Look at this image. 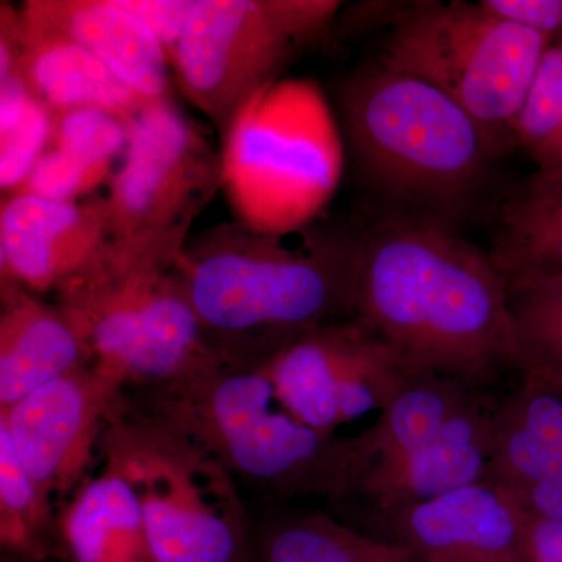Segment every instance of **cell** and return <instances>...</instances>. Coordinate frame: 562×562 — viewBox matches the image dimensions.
I'll return each instance as SVG.
<instances>
[{"instance_id": "6da1fadb", "label": "cell", "mask_w": 562, "mask_h": 562, "mask_svg": "<svg viewBox=\"0 0 562 562\" xmlns=\"http://www.w3.org/2000/svg\"><path fill=\"white\" fill-rule=\"evenodd\" d=\"M350 319L409 376L483 390L516 369L508 281L490 251L446 225L384 214L358 233Z\"/></svg>"}, {"instance_id": "7a4b0ae2", "label": "cell", "mask_w": 562, "mask_h": 562, "mask_svg": "<svg viewBox=\"0 0 562 562\" xmlns=\"http://www.w3.org/2000/svg\"><path fill=\"white\" fill-rule=\"evenodd\" d=\"M358 233L258 232L238 221L190 236L179 257L195 312L232 362L260 364L317 325L350 319Z\"/></svg>"}, {"instance_id": "3957f363", "label": "cell", "mask_w": 562, "mask_h": 562, "mask_svg": "<svg viewBox=\"0 0 562 562\" xmlns=\"http://www.w3.org/2000/svg\"><path fill=\"white\" fill-rule=\"evenodd\" d=\"M339 114L362 187L412 217L457 231L490 183L495 154L452 99L379 60L338 85Z\"/></svg>"}, {"instance_id": "277c9868", "label": "cell", "mask_w": 562, "mask_h": 562, "mask_svg": "<svg viewBox=\"0 0 562 562\" xmlns=\"http://www.w3.org/2000/svg\"><path fill=\"white\" fill-rule=\"evenodd\" d=\"M179 239H114L54 294L79 317L94 366L127 395L180 390L232 362L192 305Z\"/></svg>"}, {"instance_id": "5b68a950", "label": "cell", "mask_w": 562, "mask_h": 562, "mask_svg": "<svg viewBox=\"0 0 562 562\" xmlns=\"http://www.w3.org/2000/svg\"><path fill=\"white\" fill-rule=\"evenodd\" d=\"M128 397L188 432L269 508L302 498L344 506L360 482V436L327 435L297 419L261 362H228L168 394Z\"/></svg>"}, {"instance_id": "8992f818", "label": "cell", "mask_w": 562, "mask_h": 562, "mask_svg": "<svg viewBox=\"0 0 562 562\" xmlns=\"http://www.w3.org/2000/svg\"><path fill=\"white\" fill-rule=\"evenodd\" d=\"M101 454L138 494L154 562H251L239 484L188 432L127 395Z\"/></svg>"}, {"instance_id": "52a82bcc", "label": "cell", "mask_w": 562, "mask_h": 562, "mask_svg": "<svg viewBox=\"0 0 562 562\" xmlns=\"http://www.w3.org/2000/svg\"><path fill=\"white\" fill-rule=\"evenodd\" d=\"M233 221L258 232L306 227L339 183L342 140L310 80H279L244 103L221 139Z\"/></svg>"}, {"instance_id": "ba28073f", "label": "cell", "mask_w": 562, "mask_h": 562, "mask_svg": "<svg viewBox=\"0 0 562 562\" xmlns=\"http://www.w3.org/2000/svg\"><path fill=\"white\" fill-rule=\"evenodd\" d=\"M549 46L482 0L422 2L392 22L376 60L452 99L501 157L517 146V116Z\"/></svg>"}, {"instance_id": "9c48e42d", "label": "cell", "mask_w": 562, "mask_h": 562, "mask_svg": "<svg viewBox=\"0 0 562 562\" xmlns=\"http://www.w3.org/2000/svg\"><path fill=\"white\" fill-rule=\"evenodd\" d=\"M338 0H195L172 60L177 87L221 139L244 103L324 43Z\"/></svg>"}, {"instance_id": "30bf717a", "label": "cell", "mask_w": 562, "mask_h": 562, "mask_svg": "<svg viewBox=\"0 0 562 562\" xmlns=\"http://www.w3.org/2000/svg\"><path fill=\"white\" fill-rule=\"evenodd\" d=\"M222 190L221 151L172 99L133 117L120 171L105 195L111 238L188 241Z\"/></svg>"}, {"instance_id": "8fae6325", "label": "cell", "mask_w": 562, "mask_h": 562, "mask_svg": "<svg viewBox=\"0 0 562 562\" xmlns=\"http://www.w3.org/2000/svg\"><path fill=\"white\" fill-rule=\"evenodd\" d=\"M261 364L284 406L327 435L382 412L413 379L386 344L353 319L303 331Z\"/></svg>"}, {"instance_id": "7c38bea8", "label": "cell", "mask_w": 562, "mask_h": 562, "mask_svg": "<svg viewBox=\"0 0 562 562\" xmlns=\"http://www.w3.org/2000/svg\"><path fill=\"white\" fill-rule=\"evenodd\" d=\"M125 402L120 384L92 366L0 409V431L57 514L91 475L103 435Z\"/></svg>"}, {"instance_id": "4fadbf2b", "label": "cell", "mask_w": 562, "mask_h": 562, "mask_svg": "<svg viewBox=\"0 0 562 562\" xmlns=\"http://www.w3.org/2000/svg\"><path fill=\"white\" fill-rule=\"evenodd\" d=\"M383 519L390 528L383 542L420 562H530V517L487 482L414 503Z\"/></svg>"}, {"instance_id": "5bb4252c", "label": "cell", "mask_w": 562, "mask_h": 562, "mask_svg": "<svg viewBox=\"0 0 562 562\" xmlns=\"http://www.w3.org/2000/svg\"><path fill=\"white\" fill-rule=\"evenodd\" d=\"M111 239L105 199L58 202L9 194L0 209V283L44 297L79 273Z\"/></svg>"}, {"instance_id": "9a60e30c", "label": "cell", "mask_w": 562, "mask_h": 562, "mask_svg": "<svg viewBox=\"0 0 562 562\" xmlns=\"http://www.w3.org/2000/svg\"><path fill=\"white\" fill-rule=\"evenodd\" d=\"M483 482L501 487L530 519L562 522V395L522 380L497 405Z\"/></svg>"}, {"instance_id": "2e32d148", "label": "cell", "mask_w": 562, "mask_h": 562, "mask_svg": "<svg viewBox=\"0 0 562 562\" xmlns=\"http://www.w3.org/2000/svg\"><path fill=\"white\" fill-rule=\"evenodd\" d=\"M0 409L94 366L83 324L60 303L13 283H0Z\"/></svg>"}, {"instance_id": "e0dca14e", "label": "cell", "mask_w": 562, "mask_h": 562, "mask_svg": "<svg viewBox=\"0 0 562 562\" xmlns=\"http://www.w3.org/2000/svg\"><path fill=\"white\" fill-rule=\"evenodd\" d=\"M495 414L497 406L480 397L427 449L369 468L347 503L364 502L386 517L414 503L483 482L494 447Z\"/></svg>"}, {"instance_id": "ac0fdd59", "label": "cell", "mask_w": 562, "mask_h": 562, "mask_svg": "<svg viewBox=\"0 0 562 562\" xmlns=\"http://www.w3.org/2000/svg\"><path fill=\"white\" fill-rule=\"evenodd\" d=\"M20 10L91 52L146 105L172 99L168 55L120 0H29Z\"/></svg>"}, {"instance_id": "d6986e66", "label": "cell", "mask_w": 562, "mask_h": 562, "mask_svg": "<svg viewBox=\"0 0 562 562\" xmlns=\"http://www.w3.org/2000/svg\"><path fill=\"white\" fill-rule=\"evenodd\" d=\"M18 11L20 72L33 98L52 113L102 110L133 120L146 106L91 52Z\"/></svg>"}, {"instance_id": "ffe728a7", "label": "cell", "mask_w": 562, "mask_h": 562, "mask_svg": "<svg viewBox=\"0 0 562 562\" xmlns=\"http://www.w3.org/2000/svg\"><path fill=\"white\" fill-rule=\"evenodd\" d=\"M58 514V554L68 562H154L135 487L103 457Z\"/></svg>"}, {"instance_id": "44dd1931", "label": "cell", "mask_w": 562, "mask_h": 562, "mask_svg": "<svg viewBox=\"0 0 562 562\" xmlns=\"http://www.w3.org/2000/svg\"><path fill=\"white\" fill-rule=\"evenodd\" d=\"M490 254L508 283L562 273V177L536 173L503 205Z\"/></svg>"}, {"instance_id": "7402d4cb", "label": "cell", "mask_w": 562, "mask_h": 562, "mask_svg": "<svg viewBox=\"0 0 562 562\" xmlns=\"http://www.w3.org/2000/svg\"><path fill=\"white\" fill-rule=\"evenodd\" d=\"M251 562H371L366 535L325 512L271 506L251 528Z\"/></svg>"}, {"instance_id": "603a6c76", "label": "cell", "mask_w": 562, "mask_h": 562, "mask_svg": "<svg viewBox=\"0 0 562 562\" xmlns=\"http://www.w3.org/2000/svg\"><path fill=\"white\" fill-rule=\"evenodd\" d=\"M516 371L562 395V273L508 283Z\"/></svg>"}, {"instance_id": "cb8c5ba5", "label": "cell", "mask_w": 562, "mask_h": 562, "mask_svg": "<svg viewBox=\"0 0 562 562\" xmlns=\"http://www.w3.org/2000/svg\"><path fill=\"white\" fill-rule=\"evenodd\" d=\"M58 514L33 482L0 431V542L2 549L27 561L58 553Z\"/></svg>"}, {"instance_id": "d4e9b609", "label": "cell", "mask_w": 562, "mask_h": 562, "mask_svg": "<svg viewBox=\"0 0 562 562\" xmlns=\"http://www.w3.org/2000/svg\"><path fill=\"white\" fill-rule=\"evenodd\" d=\"M54 113L33 98L21 72L0 79V188L3 195L27 180L49 146Z\"/></svg>"}, {"instance_id": "484cf974", "label": "cell", "mask_w": 562, "mask_h": 562, "mask_svg": "<svg viewBox=\"0 0 562 562\" xmlns=\"http://www.w3.org/2000/svg\"><path fill=\"white\" fill-rule=\"evenodd\" d=\"M516 143L539 176L562 177V44L543 52L516 121Z\"/></svg>"}, {"instance_id": "4316f807", "label": "cell", "mask_w": 562, "mask_h": 562, "mask_svg": "<svg viewBox=\"0 0 562 562\" xmlns=\"http://www.w3.org/2000/svg\"><path fill=\"white\" fill-rule=\"evenodd\" d=\"M132 120L102 110H72L54 114L49 146L113 169L117 155L125 154Z\"/></svg>"}, {"instance_id": "83f0119b", "label": "cell", "mask_w": 562, "mask_h": 562, "mask_svg": "<svg viewBox=\"0 0 562 562\" xmlns=\"http://www.w3.org/2000/svg\"><path fill=\"white\" fill-rule=\"evenodd\" d=\"M114 173L91 165L68 151L47 147L33 166L27 180L10 194H31L47 201L76 202L102 187ZM9 195V194H7Z\"/></svg>"}, {"instance_id": "f1b7e54d", "label": "cell", "mask_w": 562, "mask_h": 562, "mask_svg": "<svg viewBox=\"0 0 562 562\" xmlns=\"http://www.w3.org/2000/svg\"><path fill=\"white\" fill-rule=\"evenodd\" d=\"M194 2L195 0H120L121 5L138 18L158 40L171 66Z\"/></svg>"}, {"instance_id": "f546056e", "label": "cell", "mask_w": 562, "mask_h": 562, "mask_svg": "<svg viewBox=\"0 0 562 562\" xmlns=\"http://www.w3.org/2000/svg\"><path fill=\"white\" fill-rule=\"evenodd\" d=\"M506 20L541 33L550 44H562V0H482Z\"/></svg>"}, {"instance_id": "4dcf8cb0", "label": "cell", "mask_w": 562, "mask_h": 562, "mask_svg": "<svg viewBox=\"0 0 562 562\" xmlns=\"http://www.w3.org/2000/svg\"><path fill=\"white\" fill-rule=\"evenodd\" d=\"M528 554L530 562H562V522L530 519Z\"/></svg>"}, {"instance_id": "1f68e13d", "label": "cell", "mask_w": 562, "mask_h": 562, "mask_svg": "<svg viewBox=\"0 0 562 562\" xmlns=\"http://www.w3.org/2000/svg\"><path fill=\"white\" fill-rule=\"evenodd\" d=\"M366 549L371 562H420L397 547L380 541L371 535H366Z\"/></svg>"}]
</instances>
